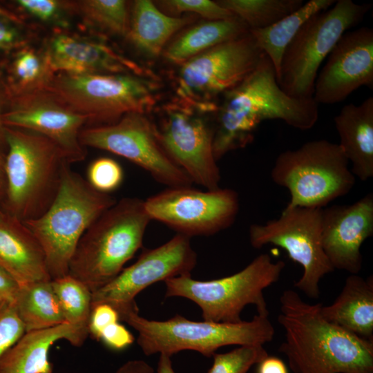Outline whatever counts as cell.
<instances>
[{
  "label": "cell",
  "mask_w": 373,
  "mask_h": 373,
  "mask_svg": "<svg viewBox=\"0 0 373 373\" xmlns=\"http://www.w3.org/2000/svg\"><path fill=\"white\" fill-rule=\"evenodd\" d=\"M279 301L285 341L278 350L294 373H373V341L327 321L322 303H308L292 289Z\"/></svg>",
  "instance_id": "obj_1"
},
{
  "label": "cell",
  "mask_w": 373,
  "mask_h": 373,
  "mask_svg": "<svg viewBox=\"0 0 373 373\" xmlns=\"http://www.w3.org/2000/svg\"><path fill=\"white\" fill-rule=\"evenodd\" d=\"M222 96L213 129V148L217 161L251 142L263 121L280 119L306 131L318 118V104L313 97H294L280 87L274 65L265 54L254 70Z\"/></svg>",
  "instance_id": "obj_2"
},
{
  "label": "cell",
  "mask_w": 373,
  "mask_h": 373,
  "mask_svg": "<svg viewBox=\"0 0 373 373\" xmlns=\"http://www.w3.org/2000/svg\"><path fill=\"white\" fill-rule=\"evenodd\" d=\"M151 221L144 200L126 197L101 215L80 238L68 267V274L93 292L124 269L142 247Z\"/></svg>",
  "instance_id": "obj_3"
},
{
  "label": "cell",
  "mask_w": 373,
  "mask_h": 373,
  "mask_svg": "<svg viewBox=\"0 0 373 373\" xmlns=\"http://www.w3.org/2000/svg\"><path fill=\"white\" fill-rule=\"evenodd\" d=\"M116 200L93 188L66 164L59 191L40 217L23 222L41 246L51 279L68 274L70 259L86 230Z\"/></svg>",
  "instance_id": "obj_4"
},
{
  "label": "cell",
  "mask_w": 373,
  "mask_h": 373,
  "mask_svg": "<svg viewBox=\"0 0 373 373\" xmlns=\"http://www.w3.org/2000/svg\"><path fill=\"white\" fill-rule=\"evenodd\" d=\"M268 316L257 314L251 321L235 323L193 321L180 315L155 321L131 310L119 315V319L137 332V343L146 356H171L193 350L211 357L224 346L264 345L271 342L275 330Z\"/></svg>",
  "instance_id": "obj_5"
},
{
  "label": "cell",
  "mask_w": 373,
  "mask_h": 373,
  "mask_svg": "<svg viewBox=\"0 0 373 373\" xmlns=\"http://www.w3.org/2000/svg\"><path fill=\"white\" fill-rule=\"evenodd\" d=\"M5 137L9 149L4 170L12 215L23 222L36 219L55 200L68 162L55 144L35 132L6 129Z\"/></svg>",
  "instance_id": "obj_6"
},
{
  "label": "cell",
  "mask_w": 373,
  "mask_h": 373,
  "mask_svg": "<svg viewBox=\"0 0 373 373\" xmlns=\"http://www.w3.org/2000/svg\"><path fill=\"white\" fill-rule=\"evenodd\" d=\"M156 81L133 74L60 73L51 76L42 89L88 120L106 125L129 113L151 111L158 98Z\"/></svg>",
  "instance_id": "obj_7"
},
{
  "label": "cell",
  "mask_w": 373,
  "mask_h": 373,
  "mask_svg": "<svg viewBox=\"0 0 373 373\" xmlns=\"http://www.w3.org/2000/svg\"><path fill=\"white\" fill-rule=\"evenodd\" d=\"M285 267L284 261H274L269 254H262L238 272L219 279L202 281L191 276L167 279L165 297L194 302L204 321L239 323L248 305H255L257 314L269 315L263 291L278 282Z\"/></svg>",
  "instance_id": "obj_8"
},
{
  "label": "cell",
  "mask_w": 373,
  "mask_h": 373,
  "mask_svg": "<svg viewBox=\"0 0 373 373\" xmlns=\"http://www.w3.org/2000/svg\"><path fill=\"white\" fill-rule=\"evenodd\" d=\"M271 178L289 191L286 209H323L350 193L356 180L338 144L327 140L308 141L297 149L280 153Z\"/></svg>",
  "instance_id": "obj_9"
},
{
  "label": "cell",
  "mask_w": 373,
  "mask_h": 373,
  "mask_svg": "<svg viewBox=\"0 0 373 373\" xmlns=\"http://www.w3.org/2000/svg\"><path fill=\"white\" fill-rule=\"evenodd\" d=\"M370 9V3L338 0L312 16L285 50L276 78L280 87L294 97H313L321 64L341 36L362 21Z\"/></svg>",
  "instance_id": "obj_10"
},
{
  "label": "cell",
  "mask_w": 373,
  "mask_h": 373,
  "mask_svg": "<svg viewBox=\"0 0 373 373\" xmlns=\"http://www.w3.org/2000/svg\"><path fill=\"white\" fill-rule=\"evenodd\" d=\"M263 55L249 32L189 59L176 77L178 100L201 113L216 112L215 99L241 83Z\"/></svg>",
  "instance_id": "obj_11"
},
{
  "label": "cell",
  "mask_w": 373,
  "mask_h": 373,
  "mask_svg": "<svg viewBox=\"0 0 373 373\" xmlns=\"http://www.w3.org/2000/svg\"><path fill=\"white\" fill-rule=\"evenodd\" d=\"M321 213L320 208H285L277 219L253 224L249 229L254 249L280 247L302 266L303 274L294 286L312 299L319 298L321 280L334 270L323 247Z\"/></svg>",
  "instance_id": "obj_12"
},
{
  "label": "cell",
  "mask_w": 373,
  "mask_h": 373,
  "mask_svg": "<svg viewBox=\"0 0 373 373\" xmlns=\"http://www.w3.org/2000/svg\"><path fill=\"white\" fill-rule=\"evenodd\" d=\"M144 202L151 220L189 238L212 236L230 227L240 209L238 193L220 187L214 190L191 186L166 187Z\"/></svg>",
  "instance_id": "obj_13"
},
{
  "label": "cell",
  "mask_w": 373,
  "mask_h": 373,
  "mask_svg": "<svg viewBox=\"0 0 373 373\" xmlns=\"http://www.w3.org/2000/svg\"><path fill=\"white\" fill-rule=\"evenodd\" d=\"M79 140L121 156L167 187L192 186L186 174L171 159L159 140L156 126L142 113H129L117 122L83 129Z\"/></svg>",
  "instance_id": "obj_14"
},
{
  "label": "cell",
  "mask_w": 373,
  "mask_h": 373,
  "mask_svg": "<svg viewBox=\"0 0 373 373\" xmlns=\"http://www.w3.org/2000/svg\"><path fill=\"white\" fill-rule=\"evenodd\" d=\"M197 254L190 238L176 234L163 245L144 249L137 260L109 283L92 292V307L106 303L119 314L138 311L135 298L147 287L174 277L191 276Z\"/></svg>",
  "instance_id": "obj_15"
},
{
  "label": "cell",
  "mask_w": 373,
  "mask_h": 373,
  "mask_svg": "<svg viewBox=\"0 0 373 373\" xmlns=\"http://www.w3.org/2000/svg\"><path fill=\"white\" fill-rule=\"evenodd\" d=\"M193 107L178 100L166 104L159 127L160 143L193 183L220 188L221 174L213 148V129Z\"/></svg>",
  "instance_id": "obj_16"
},
{
  "label": "cell",
  "mask_w": 373,
  "mask_h": 373,
  "mask_svg": "<svg viewBox=\"0 0 373 373\" xmlns=\"http://www.w3.org/2000/svg\"><path fill=\"white\" fill-rule=\"evenodd\" d=\"M361 86L373 87V30H347L339 39L317 75L313 99L334 104Z\"/></svg>",
  "instance_id": "obj_17"
},
{
  "label": "cell",
  "mask_w": 373,
  "mask_h": 373,
  "mask_svg": "<svg viewBox=\"0 0 373 373\" xmlns=\"http://www.w3.org/2000/svg\"><path fill=\"white\" fill-rule=\"evenodd\" d=\"M2 118L6 124L35 132L52 141L70 164L86 156L79 135L88 117L66 107L44 89L26 92Z\"/></svg>",
  "instance_id": "obj_18"
},
{
  "label": "cell",
  "mask_w": 373,
  "mask_h": 373,
  "mask_svg": "<svg viewBox=\"0 0 373 373\" xmlns=\"http://www.w3.org/2000/svg\"><path fill=\"white\" fill-rule=\"evenodd\" d=\"M323 250L334 269L358 274L362 268V244L373 235V194L349 205L322 209Z\"/></svg>",
  "instance_id": "obj_19"
},
{
  "label": "cell",
  "mask_w": 373,
  "mask_h": 373,
  "mask_svg": "<svg viewBox=\"0 0 373 373\" xmlns=\"http://www.w3.org/2000/svg\"><path fill=\"white\" fill-rule=\"evenodd\" d=\"M44 58L52 72L73 75L133 74L156 77L150 70L105 44L64 34L56 35L50 40Z\"/></svg>",
  "instance_id": "obj_20"
},
{
  "label": "cell",
  "mask_w": 373,
  "mask_h": 373,
  "mask_svg": "<svg viewBox=\"0 0 373 373\" xmlns=\"http://www.w3.org/2000/svg\"><path fill=\"white\" fill-rule=\"evenodd\" d=\"M0 266L21 285L51 280L45 254L25 223L0 216Z\"/></svg>",
  "instance_id": "obj_21"
},
{
  "label": "cell",
  "mask_w": 373,
  "mask_h": 373,
  "mask_svg": "<svg viewBox=\"0 0 373 373\" xmlns=\"http://www.w3.org/2000/svg\"><path fill=\"white\" fill-rule=\"evenodd\" d=\"M88 333L68 323L25 332L0 358V373H53L49 360L51 346L66 340L81 346Z\"/></svg>",
  "instance_id": "obj_22"
},
{
  "label": "cell",
  "mask_w": 373,
  "mask_h": 373,
  "mask_svg": "<svg viewBox=\"0 0 373 373\" xmlns=\"http://www.w3.org/2000/svg\"><path fill=\"white\" fill-rule=\"evenodd\" d=\"M334 121L352 173L367 181L373 177V97L343 106Z\"/></svg>",
  "instance_id": "obj_23"
},
{
  "label": "cell",
  "mask_w": 373,
  "mask_h": 373,
  "mask_svg": "<svg viewBox=\"0 0 373 373\" xmlns=\"http://www.w3.org/2000/svg\"><path fill=\"white\" fill-rule=\"evenodd\" d=\"M321 312L327 321L373 341V276L350 274L334 303L323 305Z\"/></svg>",
  "instance_id": "obj_24"
},
{
  "label": "cell",
  "mask_w": 373,
  "mask_h": 373,
  "mask_svg": "<svg viewBox=\"0 0 373 373\" xmlns=\"http://www.w3.org/2000/svg\"><path fill=\"white\" fill-rule=\"evenodd\" d=\"M191 21L190 17L164 14L151 1L137 0L133 3L126 36L142 54L156 57L171 37Z\"/></svg>",
  "instance_id": "obj_25"
},
{
  "label": "cell",
  "mask_w": 373,
  "mask_h": 373,
  "mask_svg": "<svg viewBox=\"0 0 373 373\" xmlns=\"http://www.w3.org/2000/svg\"><path fill=\"white\" fill-rule=\"evenodd\" d=\"M249 32L247 26L236 17L205 21L178 37L166 49L164 56L169 62L181 65L217 45Z\"/></svg>",
  "instance_id": "obj_26"
},
{
  "label": "cell",
  "mask_w": 373,
  "mask_h": 373,
  "mask_svg": "<svg viewBox=\"0 0 373 373\" xmlns=\"http://www.w3.org/2000/svg\"><path fill=\"white\" fill-rule=\"evenodd\" d=\"M335 2V0H310L271 26L249 30L258 47L273 64L276 78L285 50L303 25L312 16L328 9Z\"/></svg>",
  "instance_id": "obj_27"
},
{
  "label": "cell",
  "mask_w": 373,
  "mask_h": 373,
  "mask_svg": "<svg viewBox=\"0 0 373 373\" xmlns=\"http://www.w3.org/2000/svg\"><path fill=\"white\" fill-rule=\"evenodd\" d=\"M15 307L26 332L48 329L65 323L51 280L19 286Z\"/></svg>",
  "instance_id": "obj_28"
},
{
  "label": "cell",
  "mask_w": 373,
  "mask_h": 373,
  "mask_svg": "<svg viewBox=\"0 0 373 373\" xmlns=\"http://www.w3.org/2000/svg\"><path fill=\"white\" fill-rule=\"evenodd\" d=\"M249 30L267 28L298 9L303 0H221L217 1Z\"/></svg>",
  "instance_id": "obj_29"
},
{
  "label": "cell",
  "mask_w": 373,
  "mask_h": 373,
  "mask_svg": "<svg viewBox=\"0 0 373 373\" xmlns=\"http://www.w3.org/2000/svg\"><path fill=\"white\" fill-rule=\"evenodd\" d=\"M64 321L88 333V324L92 309V292L79 280L68 274L51 280Z\"/></svg>",
  "instance_id": "obj_30"
},
{
  "label": "cell",
  "mask_w": 373,
  "mask_h": 373,
  "mask_svg": "<svg viewBox=\"0 0 373 373\" xmlns=\"http://www.w3.org/2000/svg\"><path fill=\"white\" fill-rule=\"evenodd\" d=\"M76 4L89 23L113 35H127L129 21L125 1L86 0Z\"/></svg>",
  "instance_id": "obj_31"
},
{
  "label": "cell",
  "mask_w": 373,
  "mask_h": 373,
  "mask_svg": "<svg viewBox=\"0 0 373 373\" xmlns=\"http://www.w3.org/2000/svg\"><path fill=\"white\" fill-rule=\"evenodd\" d=\"M268 356L263 345L239 346L224 353H215L208 373H247Z\"/></svg>",
  "instance_id": "obj_32"
},
{
  "label": "cell",
  "mask_w": 373,
  "mask_h": 373,
  "mask_svg": "<svg viewBox=\"0 0 373 373\" xmlns=\"http://www.w3.org/2000/svg\"><path fill=\"white\" fill-rule=\"evenodd\" d=\"M49 72L45 58L30 49L21 52L14 64L15 75L27 92L42 89L51 77Z\"/></svg>",
  "instance_id": "obj_33"
},
{
  "label": "cell",
  "mask_w": 373,
  "mask_h": 373,
  "mask_svg": "<svg viewBox=\"0 0 373 373\" xmlns=\"http://www.w3.org/2000/svg\"><path fill=\"white\" fill-rule=\"evenodd\" d=\"M124 179L120 164L109 157H99L90 163L87 171V181L99 192L110 194L119 187Z\"/></svg>",
  "instance_id": "obj_34"
},
{
  "label": "cell",
  "mask_w": 373,
  "mask_h": 373,
  "mask_svg": "<svg viewBox=\"0 0 373 373\" xmlns=\"http://www.w3.org/2000/svg\"><path fill=\"white\" fill-rule=\"evenodd\" d=\"M161 2L165 8L171 12L196 14L207 21L222 20L236 17L217 1L210 0H166Z\"/></svg>",
  "instance_id": "obj_35"
},
{
  "label": "cell",
  "mask_w": 373,
  "mask_h": 373,
  "mask_svg": "<svg viewBox=\"0 0 373 373\" xmlns=\"http://www.w3.org/2000/svg\"><path fill=\"white\" fill-rule=\"evenodd\" d=\"M25 332L15 305L0 302V358Z\"/></svg>",
  "instance_id": "obj_36"
},
{
  "label": "cell",
  "mask_w": 373,
  "mask_h": 373,
  "mask_svg": "<svg viewBox=\"0 0 373 373\" xmlns=\"http://www.w3.org/2000/svg\"><path fill=\"white\" fill-rule=\"evenodd\" d=\"M118 312L110 305L97 304L92 307L88 324V334L99 340L102 332L108 326L119 322Z\"/></svg>",
  "instance_id": "obj_37"
},
{
  "label": "cell",
  "mask_w": 373,
  "mask_h": 373,
  "mask_svg": "<svg viewBox=\"0 0 373 373\" xmlns=\"http://www.w3.org/2000/svg\"><path fill=\"white\" fill-rule=\"evenodd\" d=\"M17 3L27 12L43 21L59 17L64 3L56 0H19Z\"/></svg>",
  "instance_id": "obj_38"
},
{
  "label": "cell",
  "mask_w": 373,
  "mask_h": 373,
  "mask_svg": "<svg viewBox=\"0 0 373 373\" xmlns=\"http://www.w3.org/2000/svg\"><path fill=\"white\" fill-rule=\"evenodd\" d=\"M99 341L114 350H122L130 346L135 341L133 334L119 322L106 327L101 333Z\"/></svg>",
  "instance_id": "obj_39"
},
{
  "label": "cell",
  "mask_w": 373,
  "mask_h": 373,
  "mask_svg": "<svg viewBox=\"0 0 373 373\" xmlns=\"http://www.w3.org/2000/svg\"><path fill=\"white\" fill-rule=\"evenodd\" d=\"M19 291V285L0 266V302L15 305Z\"/></svg>",
  "instance_id": "obj_40"
},
{
  "label": "cell",
  "mask_w": 373,
  "mask_h": 373,
  "mask_svg": "<svg viewBox=\"0 0 373 373\" xmlns=\"http://www.w3.org/2000/svg\"><path fill=\"white\" fill-rule=\"evenodd\" d=\"M257 365V373H289L285 363L278 357L268 355Z\"/></svg>",
  "instance_id": "obj_41"
},
{
  "label": "cell",
  "mask_w": 373,
  "mask_h": 373,
  "mask_svg": "<svg viewBox=\"0 0 373 373\" xmlns=\"http://www.w3.org/2000/svg\"><path fill=\"white\" fill-rule=\"evenodd\" d=\"M20 37L17 30L12 26L0 20V48L8 49L13 47Z\"/></svg>",
  "instance_id": "obj_42"
},
{
  "label": "cell",
  "mask_w": 373,
  "mask_h": 373,
  "mask_svg": "<svg viewBox=\"0 0 373 373\" xmlns=\"http://www.w3.org/2000/svg\"><path fill=\"white\" fill-rule=\"evenodd\" d=\"M115 373H155V371L146 361L133 359L120 365Z\"/></svg>",
  "instance_id": "obj_43"
},
{
  "label": "cell",
  "mask_w": 373,
  "mask_h": 373,
  "mask_svg": "<svg viewBox=\"0 0 373 373\" xmlns=\"http://www.w3.org/2000/svg\"><path fill=\"white\" fill-rule=\"evenodd\" d=\"M171 357L166 354H160L157 373H175L173 367Z\"/></svg>",
  "instance_id": "obj_44"
},
{
  "label": "cell",
  "mask_w": 373,
  "mask_h": 373,
  "mask_svg": "<svg viewBox=\"0 0 373 373\" xmlns=\"http://www.w3.org/2000/svg\"><path fill=\"white\" fill-rule=\"evenodd\" d=\"M2 117H3V115H1V111H0V137L2 135V133H5V131H3V127H2V124L3 123Z\"/></svg>",
  "instance_id": "obj_45"
},
{
  "label": "cell",
  "mask_w": 373,
  "mask_h": 373,
  "mask_svg": "<svg viewBox=\"0 0 373 373\" xmlns=\"http://www.w3.org/2000/svg\"><path fill=\"white\" fill-rule=\"evenodd\" d=\"M0 164H1V163H0ZM0 166H1V164H0ZM0 172H1V169H0Z\"/></svg>",
  "instance_id": "obj_46"
}]
</instances>
